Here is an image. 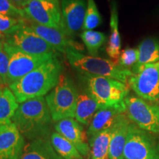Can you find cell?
I'll return each instance as SVG.
<instances>
[{"label": "cell", "mask_w": 159, "mask_h": 159, "mask_svg": "<svg viewBox=\"0 0 159 159\" xmlns=\"http://www.w3.org/2000/svg\"><path fill=\"white\" fill-rule=\"evenodd\" d=\"M57 133L72 143L83 157L89 156L90 147L87 142V134L83 126L74 118H66L56 122Z\"/></svg>", "instance_id": "obj_14"}, {"label": "cell", "mask_w": 159, "mask_h": 159, "mask_svg": "<svg viewBox=\"0 0 159 159\" xmlns=\"http://www.w3.org/2000/svg\"><path fill=\"white\" fill-rule=\"evenodd\" d=\"M25 146V138L13 122L0 125V159H19Z\"/></svg>", "instance_id": "obj_13"}, {"label": "cell", "mask_w": 159, "mask_h": 159, "mask_svg": "<svg viewBox=\"0 0 159 159\" xmlns=\"http://www.w3.org/2000/svg\"><path fill=\"white\" fill-rule=\"evenodd\" d=\"M111 35L109 38L106 52L108 56L114 59H118L121 53V37L119 30L118 6L115 0L110 2Z\"/></svg>", "instance_id": "obj_20"}, {"label": "cell", "mask_w": 159, "mask_h": 159, "mask_svg": "<svg viewBox=\"0 0 159 159\" xmlns=\"http://www.w3.org/2000/svg\"><path fill=\"white\" fill-rule=\"evenodd\" d=\"M61 26L67 36H74L83 29L86 12L85 0H61Z\"/></svg>", "instance_id": "obj_12"}, {"label": "cell", "mask_w": 159, "mask_h": 159, "mask_svg": "<svg viewBox=\"0 0 159 159\" xmlns=\"http://www.w3.org/2000/svg\"><path fill=\"white\" fill-rule=\"evenodd\" d=\"M78 94L72 80L61 75L57 84L45 98L53 121L74 118Z\"/></svg>", "instance_id": "obj_5"}, {"label": "cell", "mask_w": 159, "mask_h": 159, "mask_svg": "<svg viewBox=\"0 0 159 159\" xmlns=\"http://www.w3.org/2000/svg\"><path fill=\"white\" fill-rule=\"evenodd\" d=\"M3 47L9 57L7 75L8 86L11 83L16 82L39 66L42 65L57 55V54L52 53L43 55H32L24 52L16 47L6 42H4Z\"/></svg>", "instance_id": "obj_7"}, {"label": "cell", "mask_w": 159, "mask_h": 159, "mask_svg": "<svg viewBox=\"0 0 159 159\" xmlns=\"http://www.w3.org/2000/svg\"><path fill=\"white\" fill-rule=\"evenodd\" d=\"M124 159H159V144L151 135L130 124L124 149Z\"/></svg>", "instance_id": "obj_8"}, {"label": "cell", "mask_w": 159, "mask_h": 159, "mask_svg": "<svg viewBox=\"0 0 159 159\" xmlns=\"http://www.w3.org/2000/svg\"><path fill=\"white\" fill-rule=\"evenodd\" d=\"M130 124L128 117L123 114L111 128L109 159H124V149Z\"/></svg>", "instance_id": "obj_17"}, {"label": "cell", "mask_w": 159, "mask_h": 159, "mask_svg": "<svg viewBox=\"0 0 159 159\" xmlns=\"http://www.w3.org/2000/svg\"><path fill=\"white\" fill-rule=\"evenodd\" d=\"M128 119L145 131L159 134V107L133 95L125 99Z\"/></svg>", "instance_id": "obj_9"}, {"label": "cell", "mask_w": 159, "mask_h": 159, "mask_svg": "<svg viewBox=\"0 0 159 159\" xmlns=\"http://www.w3.org/2000/svg\"><path fill=\"white\" fill-rule=\"evenodd\" d=\"M111 128L99 133L89 139L91 159H109Z\"/></svg>", "instance_id": "obj_22"}, {"label": "cell", "mask_w": 159, "mask_h": 159, "mask_svg": "<svg viewBox=\"0 0 159 159\" xmlns=\"http://www.w3.org/2000/svg\"><path fill=\"white\" fill-rule=\"evenodd\" d=\"M138 57V49L126 48L121 52L116 62L123 68L130 69V67H133L137 63Z\"/></svg>", "instance_id": "obj_28"}, {"label": "cell", "mask_w": 159, "mask_h": 159, "mask_svg": "<svg viewBox=\"0 0 159 159\" xmlns=\"http://www.w3.org/2000/svg\"><path fill=\"white\" fill-rule=\"evenodd\" d=\"M65 54L71 66L83 75L110 77L125 84L133 75L130 69L123 68L116 61L84 55L73 47H69Z\"/></svg>", "instance_id": "obj_3"}, {"label": "cell", "mask_w": 159, "mask_h": 159, "mask_svg": "<svg viewBox=\"0 0 159 159\" xmlns=\"http://www.w3.org/2000/svg\"><path fill=\"white\" fill-rule=\"evenodd\" d=\"M45 1H49V2H53V3L57 4V5H61V0H45Z\"/></svg>", "instance_id": "obj_33"}, {"label": "cell", "mask_w": 159, "mask_h": 159, "mask_svg": "<svg viewBox=\"0 0 159 159\" xmlns=\"http://www.w3.org/2000/svg\"><path fill=\"white\" fill-rule=\"evenodd\" d=\"M5 35L2 34V33H0V43H3L5 42Z\"/></svg>", "instance_id": "obj_32"}, {"label": "cell", "mask_w": 159, "mask_h": 159, "mask_svg": "<svg viewBox=\"0 0 159 159\" xmlns=\"http://www.w3.org/2000/svg\"><path fill=\"white\" fill-rule=\"evenodd\" d=\"M99 109L97 102L88 92L81 93L77 97L75 118L81 125L89 126Z\"/></svg>", "instance_id": "obj_19"}, {"label": "cell", "mask_w": 159, "mask_h": 159, "mask_svg": "<svg viewBox=\"0 0 159 159\" xmlns=\"http://www.w3.org/2000/svg\"><path fill=\"white\" fill-rule=\"evenodd\" d=\"M102 19L94 0H86V12L83 24V30H91L102 24Z\"/></svg>", "instance_id": "obj_26"}, {"label": "cell", "mask_w": 159, "mask_h": 159, "mask_svg": "<svg viewBox=\"0 0 159 159\" xmlns=\"http://www.w3.org/2000/svg\"><path fill=\"white\" fill-rule=\"evenodd\" d=\"M4 85H5V84H4L2 79L1 77H0V86H4Z\"/></svg>", "instance_id": "obj_34"}, {"label": "cell", "mask_w": 159, "mask_h": 159, "mask_svg": "<svg viewBox=\"0 0 159 159\" xmlns=\"http://www.w3.org/2000/svg\"><path fill=\"white\" fill-rule=\"evenodd\" d=\"M138 61L134 66H142L159 61V40L146 39L139 46Z\"/></svg>", "instance_id": "obj_23"}, {"label": "cell", "mask_w": 159, "mask_h": 159, "mask_svg": "<svg viewBox=\"0 0 159 159\" xmlns=\"http://www.w3.org/2000/svg\"><path fill=\"white\" fill-rule=\"evenodd\" d=\"M26 24L57 52L66 53L69 47L75 48L74 43L68 39V36L61 29L39 25L29 19H26Z\"/></svg>", "instance_id": "obj_15"}, {"label": "cell", "mask_w": 159, "mask_h": 159, "mask_svg": "<svg viewBox=\"0 0 159 159\" xmlns=\"http://www.w3.org/2000/svg\"><path fill=\"white\" fill-rule=\"evenodd\" d=\"M11 2V3L18 8L24 10V8L26 7V5H27V3L29 2L30 0H10Z\"/></svg>", "instance_id": "obj_31"}, {"label": "cell", "mask_w": 159, "mask_h": 159, "mask_svg": "<svg viewBox=\"0 0 159 159\" xmlns=\"http://www.w3.org/2000/svg\"><path fill=\"white\" fill-rule=\"evenodd\" d=\"M3 43H0V77L2 79L5 85H8L7 75H8L9 57L4 49Z\"/></svg>", "instance_id": "obj_30"}, {"label": "cell", "mask_w": 159, "mask_h": 159, "mask_svg": "<svg viewBox=\"0 0 159 159\" xmlns=\"http://www.w3.org/2000/svg\"><path fill=\"white\" fill-rule=\"evenodd\" d=\"M125 112H126L125 105L99 109L93 117L92 121L87 130L86 134L89 139L103 130L112 128L121 115Z\"/></svg>", "instance_id": "obj_16"}, {"label": "cell", "mask_w": 159, "mask_h": 159, "mask_svg": "<svg viewBox=\"0 0 159 159\" xmlns=\"http://www.w3.org/2000/svg\"><path fill=\"white\" fill-rule=\"evenodd\" d=\"M133 75L128 84L144 100L156 102L159 99V61L150 64L134 66Z\"/></svg>", "instance_id": "obj_6"}, {"label": "cell", "mask_w": 159, "mask_h": 159, "mask_svg": "<svg viewBox=\"0 0 159 159\" xmlns=\"http://www.w3.org/2000/svg\"><path fill=\"white\" fill-rule=\"evenodd\" d=\"M5 42L32 55L57 54V52L25 23L5 37Z\"/></svg>", "instance_id": "obj_10"}, {"label": "cell", "mask_w": 159, "mask_h": 159, "mask_svg": "<svg viewBox=\"0 0 159 159\" xmlns=\"http://www.w3.org/2000/svg\"><path fill=\"white\" fill-rule=\"evenodd\" d=\"M62 71V63L56 55L16 82L11 83L9 88L17 102L21 104L48 94L57 84Z\"/></svg>", "instance_id": "obj_1"}, {"label": "cell", "mask_w": 159, "mask_h": 159, "mask_svg": "<svg viewBox=\"0 0 159 159\" xmlns=\"http://www.w3.org/2000/svg\"><path fill=\"white\" fill-rule=\"evenodd\" d=\"M50 111L43 97L25 101L19 105L12 122L24 137L35 139L41 137L51 124Z\"/></svg>", "instance_id": "obj_2"}, {"label": "cell", "mask_w": 159, "mask_h": 159, "mask_svg": "<svg viewBox=\"0 0 159 159\" xmlns=\"http://www.w3.org/2000/svg\"><path fill=\"white\" fill-rule=\"evenodd\" d=\"M26 19H16L0 13V33L7 36L13 33L21 25L25 23Z\"/></svg>", "instance_id": "obj_27"}, {"label": "cell", "mask_w": 159, "mask_h": 159, "mask_svg": "<svg viewBox=\"0 0 159 159\" xmlns=\"http://www.w3.org/2000/svg\"><path fill=\"white\" fill-rule=\"evenodd\" d=\"M0 13L16 19H27L24 10L18 8L10 0H0Z\"/></svg>", "instance_id": "obj_29"}, {"label": "cell", "mask_w": 159, "mask_h": 159, "mask_svg": "<svg viewBox=\"0 0 159 159\" xmlns=\"http://www.w3.org/2000/svg\"><path fill=\"white\" fill-rule=\"evenodd\" d=\"M81 39L91 56L97 57L98 51L106 41V35L102 32L91 30H83L80 34Z\"/></svg>", "instance_id": "obj_25"}, {"label": "cell", "mask_w": 159, "mask_h": 159, "mask_svg": "<svg viewBox=\"0 0 159 159\" xmlns=\"http://www.w3.org/2000/svg\"><path fill=\"white\" fill-rule=\"evenodd\" d=\"M51 143L55 151L63 159H84L76 147L58 133H52Z\"/></svg>", "instance_id": "obj_24"}, {"label": "cell", "mask_w": 159, "mask_h": 159, "mask_svg": "<svg viewBox=\"0 0 159 159\" xmlns=\"http://www.w3.org/2000/svg\"><path fill=\"white\" fill-rule=\"evenodd\" d=\"M24 11L33 22L62 30L61 5L45 0H30Z\"/></svg>", "instance_id": "obj_11"}, {"label": "cell", "mask_w": 159, "mask_h": 159, "mask_svg": "<svg viewBox=\"0 0 159 159\" xmlns=\"http://www.w3.org/2000/svg\"><path fill=\"white\" fill-rule=\"evenodd\" d=\"M88 93L94 98L99 109L125 105L128 86L117 80L106 77L84 75Z\"/></svg>", "instance_id": "obj_4"}, {"label": "cell", "mask_w": 159, "mask_h": 159, "mask_svg": "<svg viewBox=\"0 0 159 159\" xmlns=\"http://www.w3.org/2000/svg\"><path fill=\"white\" fill-rule=\"evenodd\" d=\"M14 94L9 87L0 86V125L12 122V118L19 108Z\"/></svg>", "instance_id": "obj_21"}, {"label": "cell", "mask_w": 159, "mask_h": 159, "mask_svg": "<svg viewBox=\"0 0 159 159\" xmlns=\"http://www.w3.org/2000/svg\"><path fill=\"white\" fill-rule=\"evenodd\" d=\"M19 159H63L53 148L51 141L39 137L25 144Z\"/></svg>", "instance_id": "obj_18"}]
</instances>
